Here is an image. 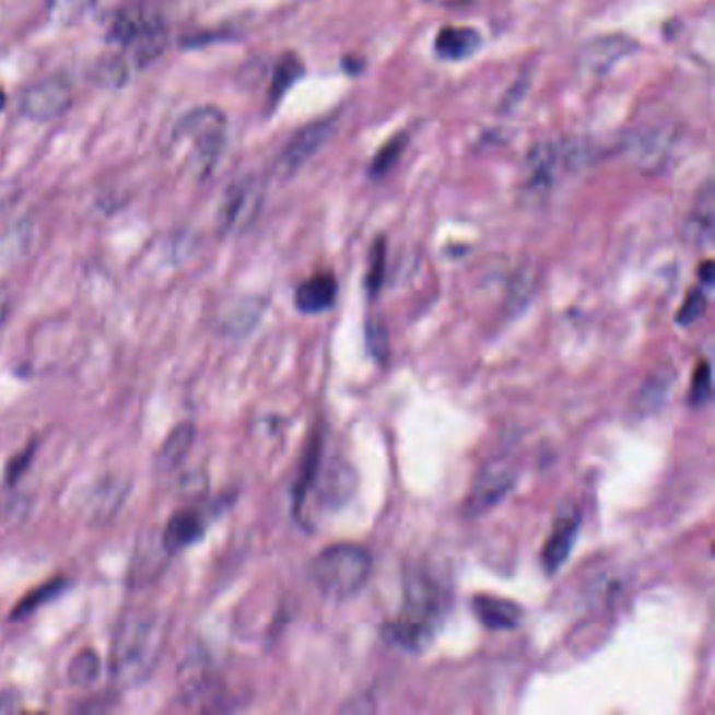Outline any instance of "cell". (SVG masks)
I'll return each instance as SVG.
<instances>
[{
  "label": "cell",
  "mask_w": 715,
  "mask_h": 715,
  "mask_svg": "<svg viewBox=\"0 0 715 715\" xmlns=\"http://www.w3.org/2000/svg\"><path fill=\"white\" fill-rule=\"evenodd\" d=\"M705 308H707V296H705V292L701 288H694V290H690L684 305L678 310L676 321L680 326H684V328L692 326L705 313Z\"/></svg>",
  "instance_id": "obj_27"
},
{
  "label": "cell",
  "mask_w": 715,
  "mask_h": 715,
  "mask_svg": "<svg viewBox=\"0 0 715 715\" xmlns=\"http://www.w3.org/2000/svg\"><path fill=\"white\" fill-rule=\"evenodd\" d=\"M690 237L699 244H705L712 239L714 233V187L705 185V189L699 194L696 204L692 208L689 216Z\"/></svg>",
  "instance_id": "obj_18"
},
{
  "label": "cell",
  "mask_w": 715,
  "mask_h": 715,
  "mask_svg": "<svg viewBox=\"0 0 715 715\" xmlns=\"http://www.w3.org/2000/svg\"><path fill=\"white\" fill-rule=\"evenodd\" d=\"M447 611L445 591L424 573H413L406 582L403 605L397 617L384 628L395 646L420 653L433 644Z\"/></svg>",
  "instance_id": "obj_2"
},
{
  "label": "cell",
  "mask_w": 715,
  "mask_h": 715,
  "mask_svg": "<svg viewBox=\"0 0 715 715\" xmlns=\"http://www.w3.org/2000/svg\"><path fill=\"white\" fill-rule=\"evenodd\" d=\"M267 185L265 179L256 173L242 175L233 180L216 214V227L223 235H239L250 230L265 204Z\"/></svg>",
  "instance_id": "obj_6"
},
{
  "label": "cell",
  "mask_w": 715,
  "mask_h": 715,
  "mask_svg": "<svg viewBox=\"0 0 715 715\" xmlns=\"http://www.w3.org/2000/svg\"><path fill=\"white\" fill-rule=\"evenodd\" d=\"M166 642V623L154 609H130L120 617L112 653L109 671L122 687L143 684L162 657Z\"/></svg>",
  "instance_id": "obj_1"
},
{
  "label": "cell",
  "mask_w": 715,
  "mask_h": 715,
  "mask_svg": "<svg viewBox=\"0 0 715 715\" xmlns=\"http://www.w3.org/2000/svg\"><path fill=\"white\" fill-rule=\"evenodd\" d=\"M701 278L705 285H712V281H714V262L712 260H705V265L701 267Z\"/></svg>",
  "instance_id": "obj_30"
},
{
  "label": "cell",
  "mask_w": 715,
  "mask_h": 715,
  "mask_svg": "<svg viewBox=\"0 0 715 715\" xmlns=\"http://www.w3.org/2000/svg\"><path fill=\"white\" fill-rule=\"evenodd\" d=\"M638 51V43L625 34H605L588 40L577 52V66L591 77H605L625 57Z\"/></svg>",
  "instance_id": "obj_9"
},
{
  "label": "cell",
  "mask_w": 715,
  "mask_h": 715,
  "mask_svg": "<svg viewBox=\"0 0 715 715\" xmlns=\"http://www.w3.org/2000/svg\"><path fill=\"white\" fill-rule=\"evenodd\" d=\"M406 148H408V137L406 134H395L390 141H386L380 148V152L374 157V162H372V175L374 177L386 175L399 162V157L406 152Z\"/></svg>",
  "instance_id": "obj_23"
},
{
  "label": "cell",
  "mask_w": 715,
  "mask_h": 715,
  "mask_svg": "<svg viewBox=\"0 0 715 715\" xmlns=\"http://www.w3.org/2000/svg\"><path fill=\"white\" fill-rule=\"evenodd\" d=\"M584 148L577 141H539L523 164V191L529 198H546L559 183L564 171L584 162Z\"/></svg>",
  "instance_id": "obj_5"
},
{
  "label": "cell",
  "mask_w": 715,
  "mask_h": 715,
  "mask_svg": "<svg viewBox=\"0 0 715 715\" xmlns=\"http://www.w3.org/2000/svg\"><path fill=\"white\" fill-rule=\"evenodd\" d=\"M579 534V516H561L543 546V566L548 573H556L564 561L571 556L573 546Z\"/></svg>",
  "instance_id": "obj_13"
},
{
  "label": "cell",
  "mask_w": 715,
  "mask_h": 715,
  "mask_svg": "<svg viewBox=\"0 0 715 715\" xmlns=\"http://www.w3.org/2000/svg\"><path fill=\"white\" fill-rule=\"evenodd\" d=\"M712 397V367L707 361H701L694 367L692 383H690V403L692 406H703Z\"/></svg>",
  "instance_id": "obj_25"
},
{
  "label": "cell",
  "mask_w": 715,
  "mask_h": 715,
  "mask_svg": "<svg viewBox=\"0 0 715 715\" xmlns=\"http://www.w3.org/2000/svg\"><path fill=\"white\" fill-rule=\"evenodd\" d=\"M384 276V242H378L374 253H372V262H370V273H367V290L370 294H376L378 288L383 285Z\"/></svg>",
  "instance_id": "obj_28"
},
{
  "label": "cell",
  "mask_w": 715,
  "mask_h": 715,
  "mask_svg": "<svg viewBox=\"0 0 715 715\" xmlns=\"http://www.w3.org/2000/svg\"><path fill=\"white\" fill-rule=\"evenodd\" d=\"M472 609L489 630H514L523 619V609L506 598L474 596Z\"/></svg>",
  "instance_id": "obj_16"
},
{
  "label": "cell",
  "mask_w": 715,
  "mask_h": 715,
  "mask_svg": "<svg viewBox=\"0 0 715 715\" xmlns=\"http://www.w3.org/2000/svg\"><path fill=\"white\" fill-rule=\"evenodd\" d=\"M11 305H13L11 292L4 285H0V330L7 326V319L11 315Z\"/></svg>",
  "instance_id": "obj_29"
},
{
  "label": "cell",
  "mask_w": 715,
  "mask_h": 715,
  "mask_svg": "<svg viewBox=\"0 0 715 715\" xmlns=\"http://www.w3.org/2000/svg\"><path fill=\"white\" fill-rule=\"evenodd\" d=\"M175 139H189L194 152L189 157V171L198 180H204L216 166L225 148L227 137V118L214 105H202L187 112L177 127Z\"/></svg>",
  "instance_id": "obj_4"
},
{
  "label": "cell",
  "mask_w": 715,
  "mask_h": 715,
  "mask_svg": "<svg viewBox=\"0 0 715 715\" xmlns=\"http://www.w3.org/2000/svg\"><path fill=\"white\" fill-rule=\"evenodd\" d=\"M206 520L202 512L180 511L168 520L162 546L166 552H180L194 546L200 537L204 536Z\"/></svg>",
  "instance_id": "obj_14"
},
{
  "label": "cell",
  "mask_w": 715,
  "mask_h": 715,
  "mask_svg": "<svg viewBox=\"0 0 715 715\" xmlns=\"http://www.w3.org/2000/svg\"><path fill=\"white\" fill-rule=\"evenodd\" d=\"M128 77H130V66L125 52L114 51L109 55H103L102 59H97V63L91 70V80L99 86H107V89H118L125 86Z\"/></svg>",
  "instance_id": "obj_20"
},
{
  "label": "cell",
  "mask_w": 715,
  "mask_h": 715,
  "mask_svg": "<svg viewBox=\"0 0 715 715\" xmlns=\"http://www.w3.org/2000/svg\"><path fill=\"white\" fill-rule=\"evenodd\" d=\"M673 137L667 127L644 128L636 137L634 145V162L644 173H657L664 168L667 157L671 154Z\"/></svg>",
  "instance_id": "obj_11"
},
{
  "label": "cell",
  "mask_w": 715,
  "mask_h": 715,
  "mask_svg": "<svg viewBox=\"0 0 715 715\" xmlns=\"http://www.w3.org/2000/svg\"><path fill=\"white\" fill-rule=\"evenodd\" d=\"M511 487L512 474L508 470L497 468V466L489 468L481 474L479 483H477L472 495H470L472 511H485L489 506H493L495 502H500L508 493Z\"/></svg>",
  "instance_id": "obj_17"
},
{
  "label": "cell",
  "mask_w": 715,
  "mask_h": 715,
  "mask_svg": "<svg viewBox=\"0 0 715 715\" xmlns=\"http://www.w3.org/2000/svg\"><path fill=\"white\" fill-rule=\"evenodd\" d=\"M374 571L372 554L355 543H336L321 550L308 566L313 586L328 600H351L367 586Z\"/></svg>",
  "instance_id": "obj_3"
},
{
  "label": "cell",
  "mask_w": 715,
  "mask_h": 715,
  "mask_svg": "<svg viewBox=\"0 0 715 715\" xmlns=\"http://www.w3.org/2000/svg\"><path fill=\"white\" fill-rule=\"evenodd\" d=\"M189 481H196V474H191V477H189ZM202 481H204V479L200 477V479H198V483H202ZM194 485H196V483H183V487H185V491H187V493H191V491H194Z\"/></svg>",
  "instance_id": "obj_32"
},
{
  "label": "cell",
  "mask_w": 715,
  "mask_h": 715,
  "mask_svg": "<svg viewBox=\"0 0 715 715\" xmlns=\"http://www.w3.org/2000/svg\"><path fill=\"white\" fill-rule=\"evenodd\" d=\"M61 588H63V582H61V579H55L52 584H47V586L38 588V591H32L26 600L15 609L13 617H15V619H24L27 614L34 613V611L40 609L45 602L52 600V598L61 591Z\"/></svg>",
  "instance_id": "obj_26"
},
{
  "label": "cell",
  "mask_w": 715,
  "mask_h": 715,
  "mask_svg": "<svg viewBox=\"0 0 715 715\" xmlns=\"http://www.w3.org/2000/svg\"><path fill=\"white\" fill-rule=\"evenodd\" d=\"M441 2H445V4H452V2H464V0H441Z\"/></svg>",
  "instance_id": "obj_34"
},
{
  "label": "cell",
  "mask_w": 715,
  "mask_h": 715,
  "mask_svg": "<svg viewBox=\"0 0 715 715\" xmlns=\"http://www.w3.org/2000/svg\"><path fill=\"white\" fill-rule=\"evenodd\" d=\"M74 99L72 80L66 74L40 78L20 95V114L36 122H51L63 116Z\"/></svg>",
  "instance_id": "obj_7"
},
{
  "label": "cell",
  "mask_w": 715,
  "mask_h": 715,
  "mask_svg": "<svg viewBox=\"0 0 715 715\" xmlns=\"http://www.w3.org/2000/svg\"><path fill=\"white\" fill-rule=\"evenodd\" d=\"M303 72H305V68H303V61L298 59V55L285 52L278 61L276 70H273L271 89H269V103L278 105L281 97L292 89V84L303 77Z\"/></svg>",
  "instance_id": "obj_21"
},
{
  "label": "cell",
  "mask_w": 715,
  "mask_h": 715,
  "mask_svg": "<svg viewBox=\"0 0 715 715\" xmlns=\"http://www.w3.org/2000/svg\"><path fill=\"white\" fill-rule=\"evenodd\" d=\"M4 105H7V95H4V91L0 89V112L4 109Z\"/></svg>",
  "instance_id": "obj_33"
},
{
  "label": "cell",
  "mask_w": 715,
  "mask_h": 715,
  "mask_svg": "<svg viewBox=\"0 0 715 715\" xmlns=\"http://www.w3.org/2000/svg\"><path fill=\"white\" fill-rule=\"evenodd\" d=\"M483 38L474 27L447 26L436 34L435 49L441 59L461 61L481 49Z\"/></svg>",
  "instance_id": "obj_15"
},
{
  "label": "cell",
  "mask_w": 715,
  "mask_h": 715,
  "mask_svg": "<svg viewBox=\"0 0 715 715\" xmlns=\"http://www.w3.org/2000/svg\"><path fill=\"white\" fill-rule=\"evenodd\" d=\"M194 441H196V426L194 424L177 426L164 441V445L160 449V456H157L160 466L166 468V470L177 468L180 461H185V458L189 456V452L194 447Z\"/></svg>",
  "instance_id": "obj_19"
},
{
  "label": "cell",
  "mask_w": 715,
  "mask_h": 715,
  "mask_svg": "<svg viewBox=\"0 0 715 715\" xmlns=\"http://www.w3.org/2000/svg\"><path fill=\"white\" fill-rule=\"evenodd\" d=\"M93 4L95 0H47V11L57 24H74Z\"/></svg>",
  "instance_id": "obj_24"
},
{
  "label": "cell",
  "mask_w": 715,
  "mask_h": 715,
  "mask_svg": "<svg viewBox=\"0 0 715 715\" xmlns=\"http://www.w3.org/2000/svg\"><path fill=\"white\" fill-rule=\"evenodd\" d=\"M102 657L93 648H84L68 665V678L78 689H86L102 678Z\"/></svg>",
  "instance_id": "obj_22"
},
{
  "label": "cell",
  "mask_w": 715,
  "mask_h": 715,
  "mask_svg": "<svg viewBox=\"0 0 715 715\" xmlns=\"http://www.w3.org/2000/svg\"><path fill=\"white\" fill-rule=\"evenodd\" d=\"M168 38L171 34L166 22L160 15L148 11L141 26L137 27L130 43L120 52H125V57L137 70H145L157 57H162V52L166 51Z\"/></svg>",
  "instance_id": "obj_10"
},
{
  "label": "cell",
  "mask_w": 715,
  "mask_h": 715,
  "mask_svg": "<svg viewBox=\"0 0 715 715\" xmlns=\"http://www.w3.org/2000/svg\"><path fill=\"white\" fill-rule=\"evenodd\" d=\"M15 710V705L11 703V699H4L2 696V701H0V712H13Z\"/></svg>",
  "instance_id": "obj_31"
},
{
  "label": "cell",
  "mask_w": 715,
  "mask_h": 715,
  "mask_svg": "<svg viewBox=\"0 0 715 715\" xmlns=\"http://www.w3.org/2000/svg\"><path fill=\"white\" fill-rule=\"evenodd\" d=\"M333 120H317L307 127L296 130L292 139L281 148L280 154L273 162V175L280 180L296 177L308 162L319 154L326 143L332 139Z\"/></svg>",
  "instance_id": "obj_8"
},
{
  "label": "cell",
  "mask_w": 715,
  "mask_h": 715,
  "mask_svg": "<svg viewBox=\"0 0 715 715\" xmlns=\"http://www.w3.org/2000/svg\"><path fill=\"white\" fill-rule=\"evenodd\" d=\"M336 296H338V283L332 273L326 271V273H317V276L308 278L296 288L294 305L301 313L317 315V313H324L332 307Z\"/></svg>",
  "instance_id": "obj_12"
}]
</instances>
